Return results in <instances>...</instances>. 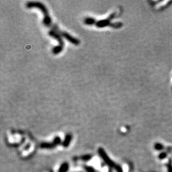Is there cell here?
I'll return each mask as SVG.
<instances>
[{"mask_svg": "<svg viewBox=\"0 0 172 172\" xmlns=\"http://www.w3.org/2000/svg\"><path fill=\"white\" fill-rule=\"evenodd\" d=\"M26 6L27 8H39V10L42 12V14L44 15L43 23L44 25H45L46 26L51 29H52L51 30L56 32L61 36V37H64L66 40H68L69 42L72 43L75 45H78L80 44V41L77 38L73 37L67 32L61 30L56 25H55L52 23L51 19L49 15L47 9L46 8L45 6H44V5H43L42 3L38 1H29L26 4Z\"/></svg>", "mask_w": 172, "mask_h": 172, "instance_id": "1", "label": "cell"}, {"mask_svg": "<svg viewBox=\"0 0 172 172\" xmlns=\"http://www.w3.org/2000/svg\"><path fill=\"white\" fill-rule=\"evenodd\" d=\"M49 35L52 38L56 39L59 42V45L55 46L53 49V53L54 54H59L62 50H63L64 42L63 41L62 39L61 38V36L57 32L51 30L49 32Z\"/></svg>", "mask_w": 172, "mask_h": 172, "instance_id": "3", "label": "cell"}, {"mask_svg": "<svg viewBox=\"0 0 172 172\" xmlns=\"http://www.w3.org/2000/svg\"><path fill=\"white\" fill-rule=\"evenodd\" d=\"M116 15V13H113L109 17L106 19L101 20L97 21L95 19L92 17H87L84 20V23L88 25H92L95 24L96 26L98 27H104L107 26H110L114 28H119L121 27L122 23H110L112 20L114 18L115 16Z\"/></svg>", "mask_w": 172, "mask_h": 172, "instance_id": "2", "label": "cell"}, {"mask_svg": "<svg viewBox=\"0 0 172 172\" xmlns=\"http://www.w3.org/2000/svg\"></svg>", "mask_w": 172, "mask_h": 172, "instance_id": "4", "label": "cell"}]
</instances>
